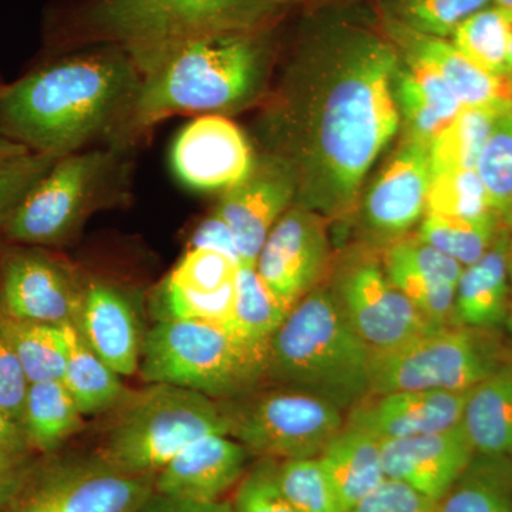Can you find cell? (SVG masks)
I'll use <instances>...</instances> for the list:
<instances>
[{"label":"cell","mask_w":512,"mask_h":512,"mask_svg":"<svg viewBox=\"0 0 512 512\" xmlns=\"http://www.w3.org/2000/svg\"><path fill=\"white\" fill-rule=\"evenodd\" d=\"M511 235L504 225L490 249L474 264L464 266L454 298V326L495 330L507 322L512 305L508 272Z\"/></svg>","instance_id":"obj_24"},{"label":"cell","mask_w":512,"mask_h":512,"mask_svg":"<svg viewBox=\"0 0 512 512\" xmlns=\"http://www.w3.org/2000/svg\"><path fill=\"white\" fill-rule=\"evenodd\" d=\"M491 2H493V5L512 10V0H491Z\"/></svg>","instance_id":"obj_53"},{"label":"cell","mask_w":512,"mask_h":512,"mask_svg":"<svg viewBox=\"0 0 512 512\" xmlns=\"http://www.w3.org/2000/svg\"><path fill=\"white\" fill-rule=\"evenodd\" d=\"M3 315L28 322L76 323L84 286L56 259L42 252L8 256L2 268Z\"/></svg>","instance_id":"obj_17"},{"label":"cell","mask_w":512,"mask_h":512,"mask_svg":"<svg viewBox=\"0 0 512 512\" xmlns=\"http://www.w3.org/2000/svg\"><path fill=\"white\" fill-rule=\"evenodd\" d=\"M282 493L298 512H343L332 481L318 457L278 460Z\"/></svg>","instance_id":"obj_39"},{"label":"cell","mask_w":512,"mask_h":512,"mask_svg":"<svg viewBox=\"0 0 512 512\" xmlns=\"http://www.w3.org/2000/svg\"><path fill=\"white\" fill-rule=\"evenodd\" d=\"M508 272H510V281L512 288V235L510 241V249H508Z\"/></svg>","instance_id":"obj_54"},{"label":"cell","mask_w":512,"mask_h":512,"mask_svg":"<svg viewBox=\"0 0 512 512\" xmlns=\"http://www.w3.org/2000/svg\"><path fill=\"white\" fill-rule=\"evenodd\" d=\"M0 446L18 451H32L22 426L10 420L2 410H0Z\"/></svg>","instance_id":"obj_49"},{"label":"cell","mask_w":512,"mask_h":512,"mask_svg":"<svg viewBox=\"0 0 512 512\" xmlns=\"http://www.w3.org/2000/svg\"><path fill=\"white\" fill-rule=\"evenodd\" d=\"M372 357L329 286L320 285L293 306L272 336L268 379L349 412L370 394Z\"/></svg>","instance_id":"obj_5"},{"label":"cell","mask_w":512,"mask_h":512,"mask_svg":"<svg viewBox=\"0 0 512 512\" xmlns=\"http://www.w3.org/2000/svg\"><path fill=\"white\" fill-rule=\"evenodd\" d=\"M117 409L99 457L131 476L156 477L192 441L228 436L218 400L173 384L128 393Z\"/></svg>","instance_id":"obj_7"},{"label":"cell","mask_w":512,"mask_h":512,"mask_svg":"<svg viewBox=\"0 0 512 512\" xmlns=\"http://www.w3.org/2000/svg\"><path fill=\"white\" fill-rule=\"evenodd\" d=\"M136 512H235L228 501H194L154 491Z\"/></svg>","instance_id":"obj_48"},{"label":"cell","mask_w":512,"mask_h":512,"mask_svg":"<svg viewBox=\"0 0 512 512\" xmlns=\"http://www.w3.org/2000/svg\"><path fill=\"white\" fill-rule=\"evenodd\" d=\"M275 28L198 37L138 63L143 79L117 146L177 114L225 116L251 106L268 82Z\"/></svg>","instance_id":"obj_3"},{"label":"cell","mask_w":512,"mask_h":512,"mask_svg":"<svg viewBox=\"0 0 512 512\" xmlns=\"http://www.w3.org/2000/svg\"><path fill=\"white\" fill-rule=\"evenodd\" d=\"M249 451L225 434L192 441L156 476L154 491L194 501H220L247 473Z\"/></svg>","instance_id":"obj_21"},{"label":"cell","mask_w":512,"mask_h":512,"mask_svg":"<svg viewBox=\"0 0 512 512\" xmlns=\"http://www.w3.org/2000/svg\"><path fill=\"white\" fill-rule=\"evenodd\" d=\"M476 171L491 207L512 231V101L495 121Z\"/></svg>","instance_id":"obj_37"},{"label":"cell","mask_w":512,"mask_h":512,"mask_svg":"<svg viewBox=\"0 0 512 512\" xmlns=\"http://www.w3.org/2000/svg\"><path fill=\"white\" fill-rule=\"evenodd\" d=\"M29 386L19 357L0 333V410L19 426H22Z\"/></svg>","instance_id":"obj_45"},{"label":"cell","mask_w":512,"mask_h":512,"mask_svg":"<svg viewBox=\"0 0 512 512\" xmlns=\"http://www.w3.org/2000/svg\"><path fill=\"white\" fill-rule=\"evenodd\" d=\"M329 224L322 215L293 202L262 245L256 271L288 312L322 285L329 272Z\"/></svg>","instance_id":"obj_14"},{"label":"cell","mask_w":512,"mask_h":512,"mask_svg":"<svg viewBox=\"0 0 512 512\" xmlns=\"http://www.w3.org/2000/svg\"><path fill=\"white\" fill-rule=\"evenodd\" d=\"M431 178L430 144L400 137L356 205L357 227L367 247H390L419 227Z\"/></svg>","instance_id":"obj_13"},{"label":"cell","mask_w":512,"mask_h":512,"mask_svg":"<svg viewBox=\"0 0 512 512\" xmlns=\"http://www.w3.org/2000/svg\"><path fill=\"white\" fill-rule=\"evenodd\" d=\"M255 153L241 128L227 116L207 114L180 131L171 165L181 183L198 191H225L244 180Z\"/></svg>","instance_id":"obj_16"},{"label":"cell","mask_w":512,"mask_h":512,"mask_svg":"<svg viewBox=\"0 0 512 512\" xmlns=\"http://www.w3.org/2000/svg\"><path fill=\"white\" fill-rule=\"evenodd\" d=\"M329 289L350 328L373 353L400 348L439 328L390 281L382 258H376L372 248L340 261Z\"/></svg>","instance_id":"obj_11"},{"label":"cell","mask_w":512,"mask_h":512,"mask_svg":"<svg viewBox=\"0 0 512 512\" xmlns=\"http://www.w3.org/2000/svg\"><path fill=\"white\" fill-rule=\"evenodd\" d=\"M156 477L131 476L103 458L37 467L19 497L2 512H136L154 493Z\"/></svg>","instance_id":"obj_12"},{"label":"cell","mask_w":512,"mask_h":512,"mask_svg":"<svg viewBox=\"0 0 512 512\" xmlns=\"http://www.w3.org/2000/svg\"><path fill=\"white\" fill-rule=\"evenodd\" d=\"M296 192L291 164L269 151L255 154L247 177L222 191L214 211L231 228L241 265L256 266L266 237L295 202Z\"/></svg>","instance_id":"obj_15"},{"label":"cell","mask_w":512,"mask_h":512,"mask_svg":"<svg viewBox=\"0 0 512 512\" xmlns=\"http://www.w3.org/2000/svg\"><path fill=\"white\" fill-rule=\"evenodd\" d=\"M507 80L512 87V35L510 40V50H508V69H507Z\"/></svg>","instance_id":"obj_52"},{"label":"cell","mask_w":512,"mask_h":512,"mask_svg":"<svg viewBox=\"0 0 512 512\" xmlns=\"http://www.w3.org/2000/svg\"><path fill=\"white\" fill-rule=\"evenodd\" d=\"M491 0H382L380 16L421 35L450 39L458 26Z\"/></svg>","instance_id":"obj_36"},{"label":"cell","mask_w":512,"mask_h":512,"mask_svg":"<svg viewBox=\"0 0 512 512\" xmlns=\"http://www.w3.org/2000/svg\"><path fill=\"white\" fill-rule=\"evenodd\" d=\"M382 441L384 474L439 503L476 456L461 423L451 429Z\"/></svg>","instance_id":"obj_19"},{"label":"cell","mask_w":512,"mask_h":512,"mask_svg":"<svg viewBox=\"0 0 512 512\" xmlns=\"http://www.w3.org/2000/svg\"><path fill=\"white\" fill-rule=\"evenodd\" d=\"M400 59L379 22L323 15L303 28L262 119L264 151L295 173V204L329 222L356 210L367 174L400 131Z\"/></svg>","instance_id":"obj_1"},{"label":"cell","mask_w":512,"mask_h":512,"mask_svg":"<svg viewBox=\"0 0 512 512\" xmlns=\"http://www.w3.org/2000/svg\"><path fill=\"white\" fill-rule=\"evenodd\" d=\"M505 362L494 330L443 326L400 348L373 353L370 394L397 390L468 392Z\"/></svg>","instance_id":"obj_9"},{"label":"cell","mask_w":512,"mask_h":512,"mask_svg":"<svg viewBox=\"0 0 512 512\" xmlns=\"http://www.w3.org/2000/svg\"><path fill=\"white\" fill-rule=\"evenodd\" d=\"M269 346L195 320H158L143 342L144 382L173 384L211 399L247 396L268 379Z\"/></svg>","instance_id":"obj_6"},{"label":"cell","mask_w":512,"mask_h":512,"mask_svg":"<svg viewBox=\"0 0 512 512\" xmlns=\"http://www.w3.org/2000/svg\"><path fill=\"white\" fill-rule=\"evenodd\" d=\"M127 147L60 157L3 224L10 239L29 245L66 241L92 212L126 194Z\"/></svg>","instance_id":"obj_8"},{"label":"cell","mask_w":512,"mask_h":512,"mask_svg":"<svg viewBox=\"0 0 512 512\" xmlns=\"http://www.w3.org/2000/svg\"><path fill=\"white\" fill-rule=\"evenodd\" d=\"M66 339V367L62 382L83 416L117 409L128 394L109 365L87 345L76 323L62 325Z\"/></svg>","instance_id":"obj_28"},{"label":"cell","mask_w":512,"mask_h":512,"mask_svg":"<svg viewBox=\"0 0 512 512\" xmlns=\"http://www.w3.org/2000/svg\"><path fill=\"white\" fill-rule=\"evenodd\" d=\"M504 222L498 215L484 218L424 214L416 237L458 264H474L490 249Z\"/></svg>","instance_id":"obj_34"},{"label":"cell","mask_w":512,"mask_h":512,"mask_svg":"<svg viewBox=\"0 0 512 512\" xmlns=\"http://www.w3.org/2000/svg\"><path fill=\"white\" fill-rule=\"evenodd\" d=\"M228 436L249 454L275 460L318 457L345 426V412L313 394L281 386L220 402Z\"/></svg>","instance_id":"obj_10"},{"label":"cell","mask_w":512,"mask_h":512,"mask_svg":"<svg viewBox=\"0 0 512 512\" xmlns=\"http://www.w3.org/2000/svg\"><path fill=\"white\" fill-rule=\"evenodd\" d=\"M382 264L390 281L433 325H453L454 298L464 266L414 237L383 249Z\"/></svg>","instance_id":"obj_20"},{"label":"cell","mask_w":512,"mask_h":512,"mask_svg":"<svg viewBox=\"0 0 512 512\" xmlns=\"http://www.w3.org/2000/svg\"><path fill=\"white\" fill-rule=\"evenodd\" d=\"M335 487L343 512L386 480L382 441L366 431L343 426L318 456Z\"/></svg>","instance_id":"obj_26"},{"label":"cell","mask_w":512,"mask_h":512,"mask_svg":"<svg viewBox=\"0 0 512 512\" xmlns=\"http://www.w3.org/2000/svg\"><path fill=\"white\" fill-rule=\"evenodd\" d=\"M379 23L402 55L430 64L440 74L461 106H485L512 100V87L507 79L478 69L450 40L421 35L382 16H379Z\"/></svg>","instance_id":"obj_23"},{"label":"cell","mask_w":512,"mask_h":512,"mask_svg":"<svg viewBox=\"0 0 512 512\" xmlns=\"http://www.w3.org/2000/svg\"><path fill=\"white\" fill-rule=\"evenodd\" d=\"M353 0H284L286 8H303L308 10H323L338 8Z\"/></svg>","instance_id":"obj_50"},{"label":"cell","mask_w":512,"mask_h":512,"mask_svg":"<svg viewBox=\"0 0 512 512\" xmlns=\"http://www.w3.org/2000/svg\"><path fill=\"white\" fill-rule=\"evenodd\" d=\"M437 503L402 481L386 478L345 512H436Z\"/></svg>","instance_id":"obj_44"},{"label":"cell","mask_w":512,"mask_h":512,"mask_svg":"<svg viewBox=\"0 0 512 512\" xmlns=\"http://www.w3.org/2000/svg\"><path fill=\"white\" fill-rule=\"evenodd\" d=\"M76 326L87 345L117 375L137 372L143 342L136 312L123 292L106 282H89L83 289Z\"/></svg>","instance_id":"obj_22"},{"label":"cell","mask_w":512,"mask_h":512,"mask_svg":"<svg viewBox=\"0 0 512 512\" xmlns=\"http://www.w3.org/2000/svg\"><path fill=\"white\" fill-rule=\"evenodd\" d=\"M0 333L15 350L30 383L63 379L67 352L62 325L28 322L2 315Z\"/></svg>","instance_id":"obj_33"},{"label":"cell","mask_w":512,"mask_h":512,"mask_svg":"<svg viewBox=\"0 0 512 512\" xmlns=\"http://www.w3.org/2000/svg\"><path fill=\"white\" fill-rule=\"evenodd\" d=\"M190 248L212 249L229 256L232 261L241 265L237 242L227 222L222 220L217 212L212 211L204 221L192 232Z\"/></svg>","instance_id":"obj_47"},{"label":"cell","mask_w":512,"mask_h":512,"mask_svg":"<svg viewBox=\"0 0 512 512\" xmlns=\"http://www.w3.org/2000/svg\"><path fill=\"white\" fill-rule=\"evenodd\" d=\"M37 461L30 451L0 446V512L6 510L36 473Z\"/></svg>","instance_id":"obj_46"},{"label":"cell","mask_w":512,"mask_h":512,"mask_svg":"<svg viewBox=\"0 0 512 512\" xmlns=\"http://www.w3.org/2000/svg\"><path fill=\"white\" fill-rule=\"evenodd\" d=\"M436 512H512V457L476 454Z\"/></svg>","instance_id":"obj_29"},{"label":"cell","mask_w":512,"mask_h":512,"mask_svg":"<svg viewBox=\"0 0 512 512\" xmlns=\"http://www.w3.org/2000/svg\"><path fill=\"white\" fill-rule=\"evenodd\" d=\"M276 466L275 458L261 457L249 468L235 491V512H298L282 493Z\"/></svg>","instance_id":"obj_42"},{"label":"cell","mask_w":512,"mask_h":512,"mask_svg":"<svg viewBox=\"0 0 512 512\" xmlns=\"http://www.w3.org/2000/svg\"><path fill=\"white\" fill-rule=\"evenodd\" d=\"M235 282L218 292L191 291L165 278L154 293L158 320H195L232 330Z\"/></svg>","instance_id":"obj_38"},{"label":"cell","mask_w":512,"mask_h":512,"mask_svg":"<svg viewBox=\"0 0 512 512\" xmlns=\"http://www.w3.org/2000/svg\"><path fill=\"white\" fill-rule=\"evenodd\" d=\"M83 424V414L62 380L30 383L22 429L32 450L50 453Z\"/></svg>","instance_id":"obj_30"},{"label":"cell","mask_w":512,"mask_h":512,"mask_svg":"<svg viewBox=\"0 0 512 512\" xmlns=\"http://www.w3.org/2000/svg\"><path fill=\"white\" fill-rule=\"evenodd\" d=\"M426 214L464 218L498 215L491 207L487 191L476 170H451L433 174L427 194Z\"/></svg>","instance_id":"obj_40"},{"label":"cell","mask_w":512,"mask_h":512,"mask_svg":"<svg viewBox=\"0 0 512 512\" xmlns=\"http://www.w3.org/2000/svg\"><path fill=\"white\" fill-rule=\"evenodd\" d=\"M512 100L485 106H464L456 119L431 143L433 174L476 170L478 158L500 114Z\"/></svg>","instance_id":"obj_31"},{"label":"cell","mask_w":512,"mask_h":512,"mask_svg":"<svg viewBox=\"0 0 512 512\" xmlns=\"http://www.w3.org/2000/svg\"><path fill=\"white\" fill-rule=\"evenodd\" d=\"M511 35L512 10L491 3L464 20L448 40L478 69L507 79Z\"/></svg>","instance_id":"obj_32"},{"label":"cell","mask_w":512,"mask_h":512,"mask_svg":"<svg viewBox=\"0 0 512 512\" xmlns=\"http://www.w3.org/2000/svg\"><path fill=\"white\" fill-rule=\"evenodd\" d=\"M57 160L49 154L29 153L0 165V227Z\"/></svg>","instance_id":"obj_43"},{"label":"cell","mask_w":512,"mask_h":512,"mask_svg":"<svg viewBox=\"0 0 512 512\" xmlns=\"http://www.w3.org/2000/svg\"><path fill=\"white\" fill-rule=\"evenodd\" d=\"M141 79L119 46L62 57L0 89V136L57 158L101 138L117 146Z\"/></svg>","instance_id":"obj_2"},{"label":"cell","mask_w":512,"mask_h":512,"mask_svg":"<svg viewBox=\"0 0 512 512\" xmlns=\"http://www.w3.org/2000/svg\"><path fill=\"white\" fill-rule=\"evenodd\" d=\"M29 153H32V151L23 147L22 144L0 136V165L9 163V161L15 160V158L26 156Z\"/></svg>","instance_id":"obj_51"},{"label":"cell","mask_w":512,"mask_h":512,"mask_svg":"<svg viewBox=\"0 0 512 512\" xmlns=\"http://www.w3.org/2000/svg\"><path fill=\"white\" fill-rule=\"evenodd\" d=\"M288 313L262 281L256 266H239L232 322L235 333L255 345L269 346Z\"/></svg>","instance_id":"obj_35"},{"label":"cell","mask_w":512,"mask_h":512,"mask_svg":"<svg viewBox=\"0 0 512 512\" xmlns=\"http://www.w3.org/2000/svg\"><path fill=\"white\" fill-rule=\"evenodd\" d=\"M505 325H507L508 330H510L511 336H512V305L510 309V313H508L507 322H505Z\"/></svg>","instance_id":"obj_55"},{"label":"cell","mask_w":512,"mask_h":512,"mask_svg":"<svg viewBox=\"0 0 512 512\" xmlns=\"http://www.w3.org/2000/svg\"><path fill=\"white\" fill-rule=\"evenodd\" d=\"M467 392L397 390L369 394L345 416V426L379 440L402 439L456 427L461 423Z\"/></svg>","instance_id":"obj_18"},{"label":"cell","mask_w":512,"mask_h":512,"mask_svg":"<svg viewBox=\"0 0 512 512\" xmlns=\"http://www.w3.org/2000/svg\"><path fill=\"white\" fill-rule=\"evenodd\" d=\"M239 266L222 252L190 248L167 278L191 291L212 293L234 284Z\"/></svg>","instance_id":"obj_41"},{"label":"cell","mask_w":512,"mask_h":512,"mask_svg":"<svg viewBox=\"0 0 512 512\" xmlns=\"http://www.w3.org/2000/svg\"><path fill=\"white\" fill-rule=\"evenodd\" d=\"M284 0H77L57 15L64 43L113 45L133 62L198 37L275 28Z\"/></svg>","instance_id":"obj_4"},{"label":"cell","mask_w":512,"mask_h":512,"mask_svg":"<svg viewBox=\"0 0 512 512\" xmlns=\"http://www.w3.org/2000/svg\"><path fill=\"white\" fill-rule=\"evenodd\" d=\"M461 427L476 454L512 457V365L468 390Z\"/></svg>","instance_id":"obj_27"},{"label":"cell","mask_w":512,"mask_h":512,"mask_svg":"<svg viewBox=\"0 0 512 512\" xmlns=\"http://www.w3.org/2000/svg\"><path fill=\"white\" fill-rule=\"evenodd\" d=\"M394 99L399 111L400 136L430 146L463 107L430 64L404 55L394 77Z\"/></svg>","instance_id":"obj_25"}]
</instances>
